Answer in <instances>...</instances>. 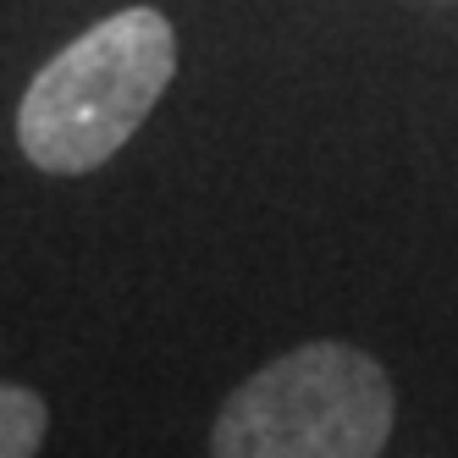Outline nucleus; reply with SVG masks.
Listing matches in <instances>:
<instances>
[{"label": "nucleus", "mask_w": 458, "mask_h": 458, "mask_svg": "<svg viewBox=\"0 0 458 458\" xmlns=\"http://www.w3.org/2000/svg\"><path fill=\"white\" fill-rule=\"evenodd\" d=\"M177 78L166 12L127 6L50 55L17 106V144L50 177H83L127 144Z\"/></svg>", "instance_id": "1"}, {"label": "nucleus", "mask_w": 458, "mask_h": 458, "mask_svg": "<svg viewBox=\"0 0 458 458\" xmlns=\"http://www.w3.org/2000/svg\"><path fill=\"white\" fill-rule=\"evenodd\" d=\"M386 437V370L353 343H304L221 403L210 458H376Z\"/></svg>", "instance_id": "2"}, {"label": "nucleus", "mask_w": 458, "mask_h": 458, "mask_svg": "<svg viewBox=\"0 0 458 458\" xmlns=\"http://www.w3.org/2000/svg\"><path fill=\"white\" fill-rule=\"evenodd\" d=\"M50 431V409L34 386L0 381V458H34Z\"/></svg>", "instance_id": "3"}]
</instances>
